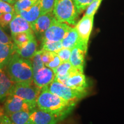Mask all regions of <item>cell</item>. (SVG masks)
Wrapping results in <instances>:
<instances>
[{"instance_id": "1", "label": "cell", "mask_w": 124, "mask_h": 124, "mask_svg": "<svg viewBox=\"0 0 124 124\" xmlns=\"http://www.w3.org/2000/svg\"><path fill=\"white\" fill-rule=\"evenodd\" d=\"M8 75L15 83H33V71L30 59L15 53L7 65Z\"/></svg>"}, {"instance_id": "2", "label": "cell", "mask_w": 124, "mask_h": 124, "mask_svg": "<svg viewBox=\"0 0 124 124\" xmlns=\"http://www.w3.org/2000/svg\"><path fill=\"white\" fill-rule=\"evenodd\" d=\"M38 108L51 113L69 114L74 109L75 104L68 102L50 92L46 87L41 89L36 101Z\"/></svg>"}, {"instance_id": "3", "label": "cell", "mask_w": 124, "mask_h": 124, "mask_svg": "<svg viewBox=\"0 0 124 124\" xmlns=\"http://www.w3.org/2000/svg\"><path fill=\"white\" fill-rule=\"evenodd\" d=\"M52 13L58 21L72 25L79 14L72 0H55Z\"/></svg>"}, {"instance_id": "4", "label": "cell", "mask_w": 124, "mask_h": 124, "mask_svg": "<svg viewBox=\"0 0 124 124\" xmlns=\"http://www.w3.org/2000/svg\"><path fill=\"white\" fill-rule=\"evenodd\" d=\"M46 87L50 92L75 105L87 94V90L80 91L72 89L55 79Z\"/></svg>"}, {"instance_id": "5", "label": "cell", "mask_w": 124, "mask_h": 124, "mask_svg": "<svg viewBox=\"0 0 124 124\" xmlns=\"http://www.w3.org/2000/svg\"><path fill=\"white\" fill-rule=\"evenodd\" d=\"M41 89L33 83H15L9 95H15L37 106L36 101Z\"/></svg>"}, {"instance_id": "6", "label": "cell", "mask_w": 124, "mask_h": 124, "mask_svg": "<svg viewBox=\"0 0 124 124\" xmlns=\"http://www.w3.org/2000/svg\"><path fill=\"white\" fill-rule=\"evenodd\" d=\"M68 116L65 113H51L36 108L31 112L30 118L33 124H58Z\"/></svg>"}, {"instance_id": "7", "label": "cell", "mask_w": 124, "mask_h": 124, "mask_svg": "<svg viewBox=\"0 0 124 124\" xmlns=\"http://www.w3.org/2000/svg\"><path fill=\"white\" fill-rule=\"evenodd\" d=\"M5 103L6 114L24 111L31 112L36 108V106L31 104L21 98L15 95H9Z\"/></svg>"}, {"instance_id": "8", "label": "cell", "mask_w": 124, "mask_h": 124, "mask_svg": "<svg viewBox=\"0 0 124 124\" xmlns=\"http://www.w3.org/2000/svg\"><path fill=\"white\" fill-rule=\"evenodd\" d=\"M67 23L60 22L56 18L44 33L42 38L53 41H61L71 28Z\"/></svg>"}, {"instance_id": "9", "label": "cell", "mask_w": 124, "mask_h": 124, "mask_svg": "<svg viewBox=\"0 0 124 124\" xmlns=\"http://www.w3.org/2000/svg\"><path fill=\"white\" fill-rule=\"evenodd\" d=\"M87 51V45L82 43L80 40L71 49L69 62L74 67L83 71Z\"/></svg>"}, {"instance_id": "10", "label": "cell", "mask_w": 124, "mask_h": 124, "mask_svg": "<svg viewBox=\"0 0 124 124\" xmlns=\"http://www.w3.org/2000/svg\"><path fill=\"white\" fill-rule=\"evenodd\" d=\"M94 16L85 15L76 25V30L78 33L79 40L85 44H88L90 36L93 27Z\"/></svg>"}, {"instance_id": "11", "label": "cell", "mask_w": 124, "mask_h": 124, "mask_svg": "<svg viewBox=\"0 0 124 124\" xmlns=\"http://www.w3.org/2000/svg\"><path fill=\"white\" fill-rule=\"evenodd\" d=\"M65 85L78 90H87L88 83L86 77L83 74V71L75 67L68 78Z\"/></svg>"}, {"instance_id": "12", "label": "cell", "mask_w": 124, "mask_h": 124, "mask_svg": "<svg viewBox=\"0 0 124 124\" xmlns=\"http://www.w3.org/2000/svg\"><path fill=\"white\" fill-rule=\"evenodd\" d=\"M56 19L52 12L41 15L32 25L34 33L38 38L43 37L45 32L48 29Z\"/></svg>"}, {"instance_id": "13", "label": "cell", "mask_w": 124, "mask_h": 124, "mask_svg": "<svg viewBox=\"0 0 124 124\" xmlns=\"http://www.w3.org/2000/svg\"><path fill=\"white\" fill-rule=\"evenodd\" d=\"M55 77L54 70L45 66L34 75L33 82L37 86L42 89L52 83L55 80Z\"/></svg>"}, {"instance_id": "14", "label": "cell", "mask_w": 124, "mask_h": 124, "mask_svg": "<svg viewBox=\"0 0 124 124\" xmlns=\"http://www.w3.org/2000/svg\"><path fill=\"white\" fill-rule=\"evenodd\" d=\"M9 27L12 35L21 32H33L31 24L20 15L16 14L9 24Z\"/></svg>"}, {"instance_id": "15", "label": "cell", "mask_w": 124, "mask_h": 124, "mask_svg": "<svg viewBox=\"0 0 124 124\" xmlns=\"http://www.w3.org/2000/svg\"><path fill=\"white\" fill-rule=\"evenodd\" d=\"M37 46L38 44L35 38L32 39L27 43L22 46H18L14 44L16 53L23 58L29 59L33 56L37 51Z\"/></svg>"}, {"instance_id": "16", "label": "cell", "mask_w": 124, "mask_h": 124, "mask_svg": "<svg viewBox=\"0 0 124 124\" xmlns=\"http://www.w3.org/2000/svg\"><path fill=\"white\" fill-rule=\"evenodd\" d=\"M18 15H20L25 20H27L32 27L34 23L41 15L40 1L38 0L35 4L29 8L20 11Z\"/></svg>"}, {"instance_id": "17", "label": "cell", "mask_w": 124, "mask_h": 124, "mask_svg": "<svg viewBox=\"0 0 124 124\" xmlns=\"http://www.w3.org/2000/svg\"><path fill=\"white\" fill-rule=\"evenodd\" d=\"M41 51V59L44 66L55 71L63 62L56 52H49L43 50L42 49Z\"/></svg>"}, {"instance_id": "18", "label": "cell", "mask_w": 124, "mask_h": 124, "mask_svg": "<svg viewBox=\"0 0 124 124\" xmlns=\"http://www.w3.org/2000/svg\"><path fill=\"white\" fill-rule=\"evenodd\" d=\"M15 53L14 43L7 44L0 41V67L1 69L4 66H7Z\"/></svg>"}, {"instance_id": "19", "label": "cell", "mask_w": 124, "mask_h": 124, "mask_svg": "<svg viewBox=\"0 0 124 124\" xmlns=\"http://www.w3.org/2000/svg\"><path fill=\"white\" fill-rule=\"evenodd\" d=\"M14 84L9 76L0 70V100L9 95Z\"/></svg>"}, {"instance_id": "20", "label": "cell", "mask_w": 124, "mask_h": 124, "mask_svg": "<svg viewBox=\"0 0 124 124\" xmlns=\"http://www.w3.org/2000/svg\"><path fill=\"white\" fill-rule=\"evenodd\" d=\"M79 41V38L75 27H71L66 36L62 39L61 41L63 47L72 49L77 45Z\"/></svg>"}, {"instance_id": "21", "label": "cell", "mask_w": 124, "mask_h": 124, "mask_svg": "<svg viewBox=\"0 0 124 124\" xmlns=\"http://www.w3.org/2000/svg\"><path fill=\"white\" fill-rule=\"evenodd\" d=\"M29 111H18L7 114L15 124H33L30 118Z\"/></svg>"}, {"instance_id": "22", "label": "cell", "mask_w": 124, "mask_h": 124, "mask_svg": "<svg viewBox=\"0 0 124 124\" xmlns=\"http://www.w3.org/2000/svg\"><path fill=\"white\" fill-rule=\"evenodd\" d=\"M12 39L15 46H22L35 38L33 32H21L12 35Z\"/></svg>"}, {"instance_id": "23", "label": "cell", "mask_w": 124, "mask_h": 124, "mask_svg": "<svg viewBox=\"0 0 124 124\" xmlns=\"http://www.w3.org/2000/svg\"><path fill=\"white\" fill-rule=\"evenodd\" d=\"M63 48L62 41H53L49 40L42 39V49L49 52L56 53L58 51Z\"/></svg>"}, {"instance_id": "24", "label": "cell", "mask_w": 124, "mask_h": 124, "mask_svg": "<svg viewBox=\"0 0 124 124\" xmlns=\"http://www.w3.org/2000/svg\"><path fill=\"white\" fill-rule=\"evenodd\" d=\"M41 50L36 51L33 56L29 59L32 63V67H33V76L39 70L43 69L44 67H45L42 59H41Z\"/></svg>"}, {"instance_id": "25", "label": "cell", "mask_w": 124, "mask_h": 124, "mask_svg": "<svg viewBox=\"0 0 124 124\" xmlns=\"http://www.w3.org/2000/svg\"><path fill=\"white\" fill-rule=\"evenodd\" d=\"M38 1V0H17L16 2L14 4V8L16 14L18 15L21 10L29 8Z\"/></svg>"}, {"instance_id": "26", "label": "cell", "mask_w": 124, "mask_h": 124, "mask_svg": "<svg viewBox=\"0 0 124 124\" xmlns=\"http://www.w3.org/2000/svg\"><path fill=\"white\" fill-rule=\"evenodd\" d=\"M41 15L52 12L55 0H39Z\"/></svg>"}, {"instance_id": "27", "label": "cell", "mask_w": 124, "mask_h": 124, "mask_svg": "<svg viewBox=\"0 0 124 124\" xmlns=\"http://www.w3.org/2000/svg\"><path fill=\"white\" fill-rule=\"evenodd\" d=\"M102 1V0H94L89 5V7L87 8L86 12L85 15L89 16H94L96 12L98 9L99 7H100Z\"/></svg>"}, {"instance_id": "28", "label": "cell", "mask_w": 124, "mask_h": 124, "mask_svg": "<svg viewBox=\"0 0 124 124\" xmlns=\"http://www.w3.org/2000/svg\"><path fill=\"white\" fill-rule=\"evenodd\" d=\"M78 13L84 11L94 0H72Z\"/></svg>"}, {"instance_id": "29", "label": "cell", "mask_w": 124, "mask_h": 124, "mask_svg": "<svg viewBox=\"0 0 124 124\" xmlns=\"http://www.w3.org/2000/svg\"><path fill=\"white\" fill-rule=\"evenodd\" d=\"M16 13H2L0 16V25L3 28L7 27L13 19Z\"/></svg>"}, {"instance_id": "30", "label": "cell", "mask_w": 124, "mask_h": 124, "mask_svg": "<svg viewBox=\"0 0 124 124\" xmlns=\"http://www.w3.org/2000/svg\"><path fill=\"white\" fill-rule=\"evenodd\" d=\"M60 59L63 62H69L70 58L71 49L63 47L61 49L56 52Z\"/></svg>"}, {"instance_id": "31", "label": "cell", "mask_w": 124, "mask_h": 124, "mask_svg": "<svg viewBox=\"0 0 124 124\" xmlns=\"http://www.w3.org/2000/svg\"><path fill=\"white\" fill-rule=\"evenodd\" d=\"M0 11L2 13H15L14 7H12L11 4L2 0H0Z\"/></svg>"}, {"instance_id": "32", "label": "cell", "mask_w": 124, "mask_h": 124, "mask_svg": "<svg viewBox=\"0 0 124 124\" xmlns=\"http://www.w3.org/2000/svg\"><path fill=\"white\" fill-rule=\"evenodd\" d=\"M0 41L7 44H11L14 43L12 42V39L3 31L1 27H0Z\"/></svg>"}, {"instance_id": "33", "label": "cell", "mask_w": 124, "mask_h": 124, "mask_svg": "<svg viewBox=\"0 0 124 124\" xmlns=\"http://www.w3.org/2000/svg\"><path fill=\"white\" fill-rule=\"evenodd\" d=\"M0 124H15L7 114H4L0 117Z\"/></svg>"}, {"instance_id": "34", "label": "cell", "mask_w": 124, "mask_h": 124, "mask_svg": "<svg viewBox=\"0 0 124 124\" xmlns=\"http://www.w3.org/2000/svg\"><path fill=\"white\" fill-rule=\"evenodd\" d=\"M3 1H5V2H7L10 4H15V2H16L17 0H2Z\"/></svg>"}, {"instance_id": "35", "label": "cell", "mask_w": 124, "mask_h": 124, "mask_svg": "<svg viewBox=\"0 0 124 124\" xmlns=\"http://www.w3.org/2000/svg\"><path fill=\"white\" fill-rule=\"evenodd\" d=\"M4 114H4V110L2 108H0V115L2 116V115H4Z\"/></svg>"}, {"instance_id": "36", "label": "cell", "mask_w": 124, "mask_h": 124, "mask_svg": "<svg viewBox=\"0 0 124 124\" xmlns=\"http://www.w3.org/2000/svg\"><path fill=\"white\" fill-rule=\"evenodd\" d=\"M2 13H1V11H0V16H1V15H2Z\"/></svg>"}, {"instance_id": "37", "label": "cell", "mask_w": 124, "mask_h": 124, "mask_svg": "<svg viewBox=\"0 0 124 124\" xmlns=\"http://www.w3.org/2000/svg\"><path fill=\"white\" fill-rule=\"evenodd\" d=\"M3 116V115H2ZM1 116H1V115H0V117H1Z\"/></svg>"}, {"instance_id": "38", "label": "cell", "mask_w": 124, "mask_h": 124, "mask_svg": "<svg viewBox=\"0 0 124 124\" xmlns=\"http://www.w3.org/2000/svg\"><path fill=\"white\" fill-rule=\"evenodd\" d=\"M0 70H1V67H0Z\"/></svg>"}]
</instances>
